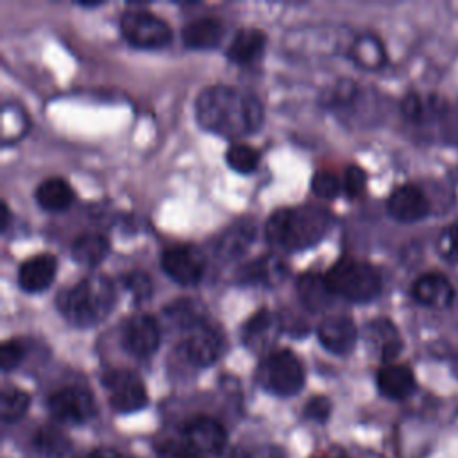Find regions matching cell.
<instances>
[{
	"mask_svg": "<svg viewBox=\"0 0 458 458\" xmlns=\"http://www.w3.org/2000/svg\"><path fill=\"white\" fill-rule=\"evenodd\" d=\"M199 125L222 138H243L256 132L263 123L259 98L240 86H208L195 100Z\"/></svg>",
	"mask_w": 458,
	"mask_h": 458,
	"instance_id": "obj_1",
	"label": "cell"
},
{
	"mask_svg": "<svg viewBox=\"0 0 458 458\" xmlns=\"http://www.w3.org/2000/svg\"><path fill=\"white\" fill-rule=\"evenodd\" d=\"M329 213L320 206L283 208L274 211L265 225L267 240L286 250L317 245L329 229Z\"/></svg>",
	"mask_w": 458,
	"mask_h": 458,
	"instance_id": "obj_2",
	"label": "cell"
},
{
	"mask_svg": "<svg viewBox=\"0 0 458 458\" xmlns=\"http://www.w3.org/2000/svg\"><path fill=\"white\" fill-rule=\"evenodd\" d=\"M63 317L77 327L100 324L114 306V286L102 274H91L63 290L55 301Z\"/></svg>",
	"mask_w": 458,
	"mask_h": 458,
	"instance_id": "obj_3",
	"label": "cell"
},
{
	"mask_svg": "<svg viewBox=\"0 0 458 458\" xmlns=\"http://www.w3.org/2000/svg\"><path fill=\"white\" fill-rule=\"evenodd\" d=\"M333 295L351 302H369L381 292L379 272L365 261L342 258L326 274Z\"/></svg>",
	"mask_w": 458,
	"mask_h": 458,
	"instance_id": "obj_4",
	"label": "cell"
},
{
	"mask_svg": "<svg viewBox=\"0 0 458 458\" xmlns=\"http://www.w3.org/2000/svg\"><path fill=\"white\" fill-rule=\"evenodd\" d=\"M259 383L276 395H293L304 385V369L299 358L288 351L279 349L267 356L258 370Z\"/></svg>",
	"mask_w": 458,
	"mask_h": 458,
	"instance_id": "obj_5",
	"label": "cell"
},
{
	"mask_svg": "<svg viewBox=\"0 0 458 458\" xmlns=\"http://www.w3.org/2000/svg\"><path fill=\"white\" fill-rule=\"evenodd\" d=\"M120 30L129 45L143 50L163 48L172 38L168 23L143 9L125 11L120 18Z\"/></svg>",
	"mask_w": 458,
	"mask_h": 458,
	"instance_id": "obj_6",
	"label": "cell"
},
{
	"mask_svg": "<svg viewBox=\"0 0 458 458\" xmlns=\"http://www.w3.org/2000/svg\"><path fill=\"white\" fill-rule=\"evenodd\" d=\"M184 354L197 367L213 365L224 352L225 342L218 327L197 318L184 329Z\"/></svg>",
	"mask_w": 458,
	"mask_h": 458,
	"instance_id": "obj_7",
	"label": "cell"
},
{
	"mask_svg": "<svg viewBox=\"0 0 458 458\" xmlns=\"http://www.w3.org/2000/svg\"><path fill=\"white\" fill-rule=\"evenodd\" d=\"M104 386L109 404L118 413H132L147 404V390L143 381L131 370L118 369L104 376Z\"/></svg>",
	"mask_w": 458,
	"mask_h": 458,
	"instance_id": "obj_8",
	"label": "cell"
},
{
	"mask_svg": "<svg viewBox=\"0 0 458 458\" xmlns=\"http://www.w3.org/2000/svg\"><path fill=\"white\" fill-rule=\"evenodd\" d=\"M48 410L54 419L66 424L88 422L95 411V399L89 390L81 386H64L48 397Z\"/></svg>",
	"mask_w": 458,
	"mask_h": 458,
	"instance_id": "obj_9",
	"label": "cell"
},
{
	"mask_svg": "<svg viewBox=\"0 0 458 458\" xmlns=\"http://www.w3.org/2000/svg\"><path fill=\"white\" fill-rule=\"evenodd\" d=\"M182 437L184 444L202 458H213L227 447V435L224 426L206 415H199L188 420Z\"/></svg>",
	"mask_w": 458,
	"mask_h": 458,
	"instance_id": "obj_10",
	"label": "cell"
},
{
	"mask_svg": "<svg viewBox=\"0 0 458 458\" xmlns=\"http://www.w3.org/2000/svg\"><path fill=\"white\" fill-rule=\"evenodd\" d=\"M165 274L182 286H195L204 274V259L191 247H172L161 254Z\"/></svg>",
	"mask_w": 458,
	"mask_h": 458,
	"instance_id": "obj_11",
	"label": "cell"
},
{
	"mask_svg": "<svg viewBox=\"0 0 458 458\" xmlns=\"http://www.w3.org/2000/svg\"><path fill=\"white\" fill-rule=\"evenodd\" d=\"M122 342L131 354L138 358H147L154 354L159 347V342H161L159 326L148 315H134L123 324Z\"/></svg>",
	"mask_w": 458,
	"mask_h": 458,
	"instance_id": "obj_12",
	"label": "cell"
},
{
	"mask_svg": "<svg viewBox=\"0 0 458 458\" xmlns=\"http://www.w3.org/2000/svg\"><path fill=\"white\" fill-rule=\"evenodd\" d=\"M317 335L324 349L333 354H347L358 338L356 324L347 315H329L322 318Z\"/></svg>",
	"mask_w": 458,
	"mask_h": 458,
	"instance_id": "obj_13",
	"label": "cell"
},
{
	"mask_svg": "<svg viewBox=\"0 0 458 458\" xmlns=\"http://www.w3.org/2000/svg\"><path fill=\"white\" fill-rule=\"evenodd\" d=\"M386 209L399 222H417L428 215L429 202L417 186L403 184L390 193Z\"/></svg>",
	"mask_w": 458,
	"mask_h": 458,
	"instance_id": "obj_14",
	"label": "cell"
},
{
	"mask_svg": "<svg viewBox=\"0 0 458 458\" xmlns=\"http://www.w3.org/2000/svg\"><path fill=\"white\" fill-rule=\"evenodd\" d=\"M57 270V261L52 254H36L23 261L18 268V284L23 292L38 293L47 290Z\"/></svg>",
	"mask_w": 458,
	"mask_h": 458,
	"instance_id": "obj_15",
	"label": "cell"
},
{
	"mask_svg": "<svg viewBox=\"0 0 458 458\" xmlns=\"http://www.w3.org/2000/svg\"><path fill=\"white\" fill-rule=\"evenodd\" d=\"M411 292L417 302L431 308H445L453 302V297H454L453 284L447 281V277L437 272L420 276L413 283Z\"/></svg>",
	"mask_w": 458,
	"mask_h": 458,
	"instance_id": "obj_16",
	"label": "cell"
},
{
	"mask_svg": "<svg viewBox=\"0 0 458 458\" xmlns=\"http://www.w3.org/2000/svg\"><path fill=\"white\" fill-rule=\"evenodd\" d=\"M279 331L277 317L268 310L256 311L242 327V340L252 351H263L274 342Z\"/></svg>",
	"mask_w": 458,
	"mask_h": 458,
	"instance_id": "obj_17",
	"label": "cell"
},
{
	"mask_svg": "<svg viewBox=\"0 0 458 458\" xmlns=\"http://www.w3.org/2000/svg\"><path fill=\"white\" fill-rule=\"evenodd\" d=\"M267 47V36L261 29H240L229 43L227 59L238 64H250L258 61Z\"/></svg>",
	"mask_w": 458,
	"mask_h": 458,
	"instance_id": "obj_18",
	"label": "cell"
},
{
	"mask_svg": "<svg viewBox=\"0 0 458 458\" xmlns=\"http://www.w3.org/2000/svg\"><path fill=\"white\" fill-rule=\"evenodd\" d=\"M376 383L379 392L388 399H406L415 390V376L410 367L388 363L377 370Z\"/></svg>",
	"mask_w": 458,
	"mask_h": 458,
	"instance_id": "obj_19",
	"label": "cell"
},
{
	"mask_svg": "<svg viewBox=\"0 0 458 458\" xmlns=\"http://www.w3.org/2000/svg\"><path fill=\"white\" fill-rule=\"evenodd\" d=\"M182 43L193 50H209L215 48L224 38V23L218 18L204 16L197 18L184 25Z\"/></svg>",
	"mask_w": 458,
	"mask_h": 458,
	"instance_id": "obj_20",
	"label": "cell"
},
{
	"mask_svg": "<svg viewBox=\"0 0 458 458\" xmlns=\"http://www.w3.org/2000/svg\"><path fill=\"white\" fill-rule=\"evenodd\" d=\"M254 234H256L254 222L250 218H240L220 234L215 245L216 256L222 259H234L242 256L250 247Z\"/></svg>",
	"mask_w": 458,
	"mask_h": 458,
	"instance_id": "obj_21",
	"label": "cell"
},
{
	"mask_svg": "<svg viewBox=\"0 0 458 458\" xmlns=\"http://www.w3.org/2000/svg\"><path fill=\"white\" fill-rule=\"evenodd\" d=\"M351 61L363 70H377L386 61V52L381 39L374 34L358 36L349 47Z\"/></svg>",
	"mask_w": 458,
	"mask_h": 458,
	"instance_id": "obj_22",
	"label": "cell"
},
{
	"mask_svg": "<svg viewBox=\"0 0 458 458\" xmlns=\"http://www.w3.org/2000/svg\"><path fill=\"white\" fill-rule=\"evenodd\" d=\"M36 200L45 211L59 213L68 209L73 202V190L64 179L48 177L38 186Z\"/></svg>",
	"mask_w": 458,
	"mask_h": 458,
	"instance_id": "obj_23",
	"label": "cell"
},
{
	"mask_svg": "<svg viewBox=\"0 0 458 458\" xmlns=\"http://www.w3.org/2000/svg\"><path fill=\"white\" fill-rule=\"evenodd\" d=\"M297 293L301 297V302L310 311H320L327 308L333 297V292L326 281V276H318L313 272H308L299 277Z\"/></svg>",
	"mask_w": 458,
	"mask_h": 458,
	"instance_id": "obj_24",
	"label": "cell"
},
{
	"mask_svg": "<svg viewBox=\"0 0 458 458\" xmlns=\"http://www.w3.org/2000/svg\"><path fill=\"white\" fill-rule=\"evenodd\" d=\"M109 252V242L104 234L84 233L77 236L72 243V256L77 263L84 267H97L104 261Z\"/></svg>",
	"mask_w": 458,
	"mask_h": 458,
	"instance_id": "obj_25",
	"label": "cell"
},
{
	"mask_svg": "<svg viewBox=\"0 0 458 458\" xmlns=\"http://www.w3.org/2000/svg\"><path fill=\"white\" fill-rule=\"evenodd\" d=\"M284 263L277 256H263L256 261L247 263L240 270V279L243 283H261L276 284L284 277Z\"/></svg>",
	"mask_w": 458,
	"mask_h": 458,
	"instance_id": "obj_26",
	"label": "cell"
},
{
	"mask_svg": "<svg viewBox=\"0 0 458 458\" xmlns=\"http://www.w3.org/2000/svg\"><path fill=\"white\" fill-rule=\"evenodd\" d=\"M369 336L377 344L379 354L383 360H392L401 351V338L394 327V324L386 318H376L367 326Z\"/></svg>",
	"mask_w": 458,
	"mask_h": 458,
	"instance_id": "obj_27",
	"label": "cell"
},
{
	"mask_svg": "<svg viewBox=\"0 0 458 458\" xmlns=\"http://www.w3.org/2000/svg\"><path fill=\"white\" fill-rule=\"evenodd\" d=\"M30 404V395L16 386H7L0 395V417L4 422H16L21 419Z\"/></svg>",
	"mask_w": 458,
	"mask_h": 458,
	"instance_id": "obj_28",
	"label": "cell"
},
{
	"mask_svg": "<svg viewBox=\"0 0 458 458\" xmlns=\"http://www.w3.org/2000/svg\"><path fill=\"white\" fill-rule=\"evenodd\" d=\"M36 449L48 458H64L70 453V440L55 428H41L34 437Z\"/></svg>",
	"mask_w": 458,
	"mask_h": 458,
	"instance_id": "obj_29",
	"label": "cell"
},
{
	"mask_svg": "<svg viewBox=\"0 0 458 458\" xmlns=\"http://www.w3.org/2000/svg\"><path fill=\"white\" fill-rule=\"evenodd\" d=\"M225 163L238 174H250L259 163V154L247 143H233L225 152Z\"/></svg>",
	"mask_w": 458,
	"mask_h": 458,
	"instance_id": "obj_30",
	"label": "cell"
},
{
	"mask_svg": "<svg viewBox=\"0 0 458 458\" xmlns=\"http://www.w3.org/2000/svg\"><path fill=\"white\" fill-rule=\"evenodd\" d=\"M437 250L445 261L458 263V222L449 224L440 233L437 240Z\"/></svg>",
	"mask_w": 458,
	"mask_h": 458,
	"instance_id": "obj_31",
	"label": "cell"
},
{
	"mask_svg": "<svg viewBox=\"0 0 458 458\" xmlns=\"http://www.w3.org/2000/svg\"><path fill=\"white\" fill-rule=\"evenodd\" d=\"M340 179L331 172H317L311 177V191L320 199H335L340 193Z\"/></svg>",
	"mask_w": 458,
	"mask_h": 458,
	"instance_id": "obj_32",
	"label": "cell"
},
{
	"mask_svg": "<svg viewBox=\"0 0 458 458\" xmlns=\"http://www.w3.org/2000/svg\"><path fill=\"white\" fill-rule=\"evenodd\" d=\"M123 283L136 302H141V301L145 302L152 293V283L145 272H140V270L131 272L129 276L123 277Z\"/></svg>",
	"mask_w": 458,
	"mask_h": 458,
	"instance_id": "obj_33",
	"label": "cell"
},
{
	"mask_svg": "<svg viewBox=\"0 0 458 458\" xmlns=\"http://www.w3.org/2000/svg\"><path fill=\"white\" fill-rule=\"evenodd\" d=\"M25 356V349L20 340H5L0 347V367L4 372L16 369Z\"/></svg>",
	"mask_w": 458,
	"mask_h": 458,
	"instance_id": "obj_34",
	"label": "cell"
},
{
	"mask_svg": "<svg viewBox=\"0 0 458 458\" xmlns=\"http://www.w3.org/2000/svg\"><path fill=\"white\" fill-rule=\"evenodd\" d=\"M358 93V88L352 81L349 79H344L340 82H336L331 89H329V95H327V102L331 106H344V104H349L354 100Z\"/></svg>",
	"mask_w": 458,
	"mask_h": 458,
	"instance_id": "obj_35",
	"label": "cell"
},
{
	"mask_svg": "<svg viewBox=\"0 0 458 458\" xmlns=\"http://www.w3.org/2000/svg\"><path fill=\"white\" fill-rule=\"evenodd\" d=\"M365 184H367V175L365 172L352 165L345 170V175H344V190L349 197H358L365 191Z\"/></svg>",
	"mask_w": 458,
	"mask_h": 458,
	"instance_id": "obj_36",
	"label": "cell"
},
{
	"mask_svg": "<svg viewBox=\"0 0 458 458\" xmlns=\"http://www.w3.org/2000/svg\"><path fill=\"white\" fill-rule=\"evenodd\" d=\"M331 413V403L327 397L324 395H317V397H311L306 406H304V415L311 420H317V422H322L329 417Z\"/></svg>",
	"mask_w": 458,
	"mask_h": 458,
	"instance_id": "obj_37",
	"label": "cell"
},
{
	"mask_svg": "<svg viewBox=\"0 0 458 458\" xmlns=\"http://www.w3.org/2000/svg\"><path fill=\"white\" fill-rule=\"evenodd\" d=\"M157 453H159V458H202L193 449H190L184 442L182 444H174V442L163 444Z\"/></svg>",
	"mask_w": 458,
	"mask_h": 458,
	"instance_id": "obj_38",
	"label": "cell"
},
{
	"mask_svg": "<svg viewBox=\"0 0 458 458\" xmlns=\"http://www.w3.org/2000/svg\"><path fill=\"white\" fill-rule=\"evenodd\" d=\"M403 113L410 120H420L424 116V100L415 93L406 95L403 100Z\"/></svg>",
	"mask_w": 458,
	"mask_h": 458,
	"instance_id": "obj_39",
	"label": "cell"
},
{
	"mask_svg": "<svg viewBox=\"0 0 458 458\" xmlns=\"http://www.w3.org/2000/svg\"><path fill=\"white\" fill-rule=\"evenodd\" d=\"M213 458H249V454L240 449V447H234V445H227L224 451H220L216 456Z\"/></svg>",
	"mask_w": 458,
	"mask_h": 458,
	"instance_id": "obj_40",
	"label": "cell"
},
{
	"mask_svg": "<svg viewBox=\"0 0 458 458\" xmlns=\"http://www.w3.org/2000/svg\"><path fill=\"white\" fill-rule=\"evenodd\" d=\"M86 458H123V456L118 451H114V449L98 447V449H93Z\"/></svg>",
	"mask_w": 458,
	"mask_h": 458,
	"instance_id": "obj_41",
	"label": "cell"
},
{
	"mask_svg": "<svg viewBox=\"0 0 458 458\" xmlns=\"http://www.w3.org/2000/svg\"><path fill=\"white\" fill-rule=\"evenodd\" d=\"M9 208L5 202H2V218H0V231H7V225H9Z\"/></svg>",
	"mask_w": 458,
	"mask_h": 458,
	"instance_id": "obj_42",
	"label": "cell"
},
{
	"mask_svg": "<svg viewBox=\"0 0 458 458\" xmlns=\"http://www.w3.org/2000/svg\"><path fill=\"white\" fill-rule=\"evenodd\" d=\"M317 458H326V456H317Z\"/></svg>",
	"mask_w": 458,
	"mask_h": 458,
	"instance_id": "obj_43",
	"label": "cell"
}]
</instances>
